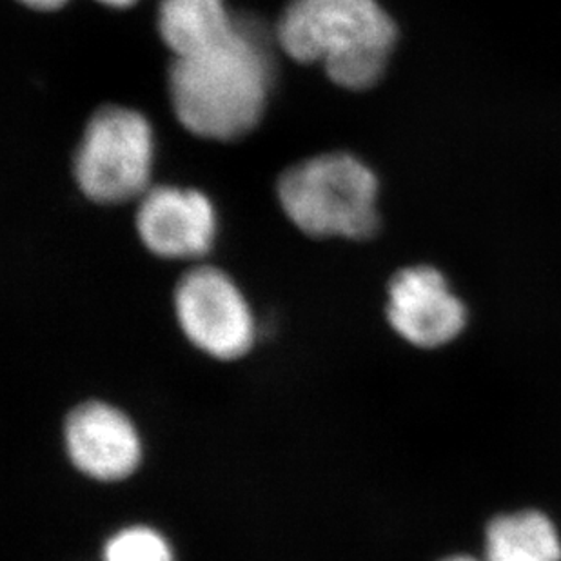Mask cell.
I'll use <instances>...</instances> for the list:
<instances>
[{"label": "cell", "mask_w": 561, "mask_h": 561, "mask_svg": "<svg viewBox=\"0 0 561 561\" xmlns=\"http://www.w3.org/2000/svg\"><path fill=\"white\" fill-rule=\"evenodd\" d=\"M66 444L75 466L96 480H123L137 469L140 442L118 409L82 403L66 422Z\"/></svg>", "instance_id": "cell-8"}, {"label": "cell", "mask_w": 561, "mask_h": 561, "mask_svg": "<svg viewBox=\"0 0 561 561\" xmlns=\"http://www.w3.org/2000/svg\"><path fill=\"white\" fill-rule=\"evenodd\" d=\"M102 4L112 5V8H129L135 4L137 0H99Z\"/></svg>", "instance_id": "cell-13"}, {"label": "cell", "mask_w": 561, "mask_h": 561, "mask_svg": "<svg viewBox=\"0 0 561 561\" xmlns=\"http://www.w3.org/2000/svg\"><path fill=\"white\" fill-rule=\"evenodd\" d=\"M234 24L224 0H160V37L175 59L211 49L231 35Z\"/></svg>", "instance_id": "cell-9"}, {"label": "cell", "mask_w": 561, "mask_h": 561, "mask_svg": "<svg viewBox=\"0 0 561 561\" xmlns=\"http://www.w3.org/2000/svg\"><path fill=\"white\" fill-rule=\"evenodd\" d=\"M488 561H561V540L540 511L500 514L485 530Z\"/></svg>", "instance_id": "cell-10"}, {"label": "cell", "mask_w": 561, "mask_h": 561, "mask_svg": "<svg viewBox=\"0 0 561 561\" xmlns=\"http://www.w3.org/2000/svg\"><path fill=\"white\" fill-rule=\"evenodd\" d=\"M387 295V320L409 344L435 350L466 329V304L436 267L413 265L398 271Z\"/></svg>", "instance_id": "cell-6"}, {"label": "cell", "mask_w": 561, "mask_h": 561, "mask_svg": "<svg viewBox=\"0 0 561 561\" xmlns=\"http://www.w3.org/2000/svg\"><path fill=\"white\" fill-rule=\"evenodd\" d=\"M276 43L297 62H322L329 79L364 91L386 73L398 30L376 0H291Z\"/></svg>", "instance_id": "cell-2"}, {"label": "cell", "mask_w": 561, "mask_h": 561, "mask_svg": "<svg viewBox=\"0 0 561 561\" xmlns=\"http://www.w3.org/2000/svg\"><path fill=\"white\" fill-rule=\"evenodd\" d=\"M153 148L148 118L127 107H102L85 126L75 153V181L99 204L142 198L149 191Z\"/></svg>", "instance_id": "cell-4"}, {"label": "cell", "mask_w": 561, "mask_h": 561, "mask_svg": "<svg viewBox=\"0 0 561 561\" xmlns=\"http://www.w3.org/2000/svg\"><path fill=\"white\" fill-rule=\"evenodd\" d=\"M442 561H480V560H477V558L463 557V554H458V557L445 558V560H442Z\"/></svg>", "instance_id": "cell-14"}, {"label": "cell", "mask_w": 561, "mask_h": 561, "mask_svg": "<svg viewBox=\"0 0 561 561\" xmlns=\"http://www.w3.org/2000/svg\"><path fill=\"white\" fill-rule=\"evenodd\" d=\"M137 229L144 245L162 259H201L211 250L217 217L201 191L162 186L140 198Z\"/></svg>", "instance_id": "cell-7"}, {"label": "cell", "mask_w": 561, "mask_h": 561, "mask_svg": "<svg viewBox=\"0 0 561 561\" xmlns=\"http://www.w3.org/2000/svg\"><path fill=\"white\" fill-rule=\"evenodd\" d=\"M176 317L187 339L220 360L245 355L253 344V317L239 287L222 271L201 265L182 276Z\"/></svg>", "instance_id": "cell-5"}, {"label": "cell", "mask_w": 561, "mask_h": 561, "mask_svg": "<svg viewBox=\"0 0 561 561\" xmlns=\"http://www.w3.org/2000/svg\"><path fill=\"white\" fill-rule=\"evenodd\" d=\"M104 558L106 561H173L164 538L148 527H131L113 536Z\"/></svg>", "instance_id": "cell-11"}, {"label": "cell", "mask_w": 561, "mask_h": 561, "mask_svg": "<svg viewBox=\"0 0 561 561\" xmlns=\"http://www.w3.org/2000/svg\"><path fill=\"white\" fill-rule=\"evenodd\" d=\"M271 80L273 62L264 30L251 19H237L222 43L175 59L170 69L171 102L187 131L233 140L259 124Z\"/></svg>", "instance_id": "cell-1"}, {"label": "cell", "mask_w": 561, "mask_h": 561, "mask_svg": "<svg viewBox=\"0 0 561 561\" xmlns=\"http://www.w3.org/2000/svg\"><path fill=\"white\" fill-rule=\"evenodd\" d=\"M22 4L37 11H54L62 8L68 0H19Z\"/></svg>", "instance_id": "cell-12"}, {"label": "cell", "mask_w": 561, "mask_h": 561, "mask_svg": "<svg viewBox=\"0 0 561 561\" xmlns=\"http://www.w3.org/2000/svg\"><path fill=\"white\" fill-rule=\"evenodd\" d=\"M278 198L287 218L314 239L367 240L380 228L376 175L350 153L293 165L278 181Z\"/></svg>", "instance_id": "cell-3"}]
</instances>
